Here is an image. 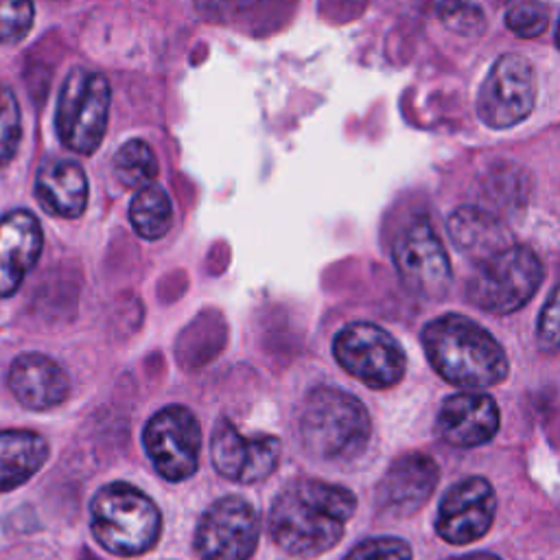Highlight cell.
<instances>
[{
	"mask_svg": "<svg viewBox=\"0 0 560 560\" xmlns=\"http://www.w3.org/2000/svg\"><path fill=\"white\" fill-rule=\"evenodd\" d=\"M354 510L357 499L348 488L300 479L276 497L269 510V534L287 553L315 558L341 540Z\"/></svg>",
	"mask_w": 560,
	"mask_h": 560,
	"instance_id": "cell-1",
	"label": "cell"
},
{
	"mask_svg": "<svg viewBox=\"0 0 560 560\" xmlns=\"http://www.w3.org/2000/svg\"><path fill=\"white\" fill-rule=\"evenodd\" d=\"M422 346L433 370L464 389L492 387L510 370L501 343L483 326L459 313L431 319L422 330Z\"/></svg>",
	"mask_w": 560,
	"mask_h": 560,
	"instance_id": "cell-2",
	"label": "cell"
},
{
	"mask_svg": "<svg viewBox=\"0 0 560 560\" xmlns=\"http://www.w3.org/2000/svg\"><path fill=\"white\" fill-rule=\"evenodd\" d=\"M372 435V422L363 402L339 387H315L300 413L302 444L328 462L359 457Z\"/></svg>",
	"mask_w": 560,
	"mask_h": 560,
	"instance_id": "cell-3",
	"label": "cell"
},
{
	"mask_svg": "<svg viewBox=\"0 0 560 560\" xmlns=\"http://www.w3.org/2000/svg\"><path fill=\"white\" fill-rule=\"evenodd\" d=\"M90 514L94 538L116 556H140L149 551L162 527L158 505L125 481L103 486L90 503Z\"/></svg>",
	"mask_w": 560,
	"mask_h": 560,
	"instance_id": "cell-4",
	"label": "cell"
},
{
	"mask_svg": "<svg viewBox=\"0 0 560 560\" xmlns=\"http://www.w3.org/2000/svg\"><path fill=\"white\" fill-rule=\"evenodd\" d=\"M545 278L542 262L532 247L510 245L479 262L466 284V298L477 308L508 315L525 306Z\"/></svg>",
	"mask_w": 560,
	"mask_h": 560,
	"instance_id": "cell-5",
	"label": "cell"
},
{
	"mask_svg": "<svg viewBox=\"0 0 560 560\" xmlns=\"http://www.w3.org/2000/svg\"><path fill=\"white\" fill-rule=\"evenodd\" d=\"M112 90L105 74L88 68L68 72L55 112L57 136L74 153L90 155L98 149L109 118Z\"/></svg>",
	"mask_w": 560,
	"mask_h": 560,
	"instance_id": "cell-6",
	"label": "cell"
},
{
	"mask_svg": "<svg viewBox=\"0 0 560 560\" xmlns=\"http://www.w3.org/2000/svg\"><path fill=\"white\" fill-rule=\"evenodd\" d=\"M339 365L372 389L394 387L407 368L405 350L381 326L354 322L343 326L332 341Z\"/></svg>",
	"mask_w": 560,
	"mask_h": 560,
	"instance_id": "cell-7",
	"label": "cell"
},
{
	"mask_svg": "<svg viewBox=\"0 0 560 560\" xmlns=\"http://www.w3.org/2000/svg\"><path fill=\"white\" fill-rule=\"evenodd\" d=\"M536 103V74L516 52L501 55L477 94V114L492 129H508L525 120Z\"/></svg>",
	"mask_w": 560,
	"mask_h": 560,
	"instance_id": "cell-8",
	"label": "cell"
},
{
	"mask_svg": "<svg viewBox=\"0 0 560 560\" xmlns=\"http://www.w3.org/2000/svg\"><path fill=\"white\" fill-rule=\"evenodd\" d=\"M142 442L160 477L184 481L195 475L201 451V429L192 411L171 405L153 413L144 427Z\"/></svg>",
	"mask_w": 560,
	"mask_h": 560,
	"instance_id": "cell-9",
	"label": "cell"
},
{
	"mask_svg": "<svg viewBox=\"0 0 560 560\" xmlns=\"http://www.w3.org/2000/svg\"><path fill=\"white\" fill-rule=\"evenodd\" d=\"M402 284L422 300H442L453 282L448 254L427 219H416L394 243Z\"/></svg>",
	"mask_w": 560,
	"mask_h": 560,
	"instance_id": "cell-10",
	"label": "cell"
},
{
	"mask_svg": "<svg viewBox=\"0 0 560 560\" xmlns=\"http://www.w3.org/2000/svg\"><path fill=\"white\" fill-rule=\"evenodd\" d=\"M260 521L243 497L214 501L199 518L195 549L201 560H249L258 545Z\"/></svg>",
	"mask_w": 560,
	"mask_h": 560,
	"instance_id": "cell-11",
	"label": "cell"
},
{
	"mask_svg": "<svg viewBox=\"0 0 560 560\" xmlns=\"http://www.w3.org/2000/svg\"><path fill=\"white\" fill-rule=\"evenodd\" d=\"M497 512L494 488L486 477H466L442 497L435 532L451 545H468L481 538Z\"/></svg>",
	"mask_w": 560,
	"mask_h": 560,
	"instance_id": "cell-12",
	"label": "cell"
},
{
	"mask_svg": "<svg viewBox=\"0 0 560 560\" xmlns=\"http://www.w3.org/2000/svg\"><path fill=\"white\" fill-rule=\"evenodd\" d=\"M212 464L225 479L254 483L276 470L280 457V440L276 435H243L232 422L219 420L210 444Z\"/></svg>",
	"mask_w": 560,
	"mask_h": 560,
	"instance_id": "cell-13",
	"label": "cell"
},
{
	"mask_svg": "<svg viewBox=\"0 0 560 560\" xmlns=\"http://www.w3.org/2000/svg\"><path fill=\"white\" fill-rule=\"evenodd\" d=\"M440 479V466L424 453H407L392 462L383 475L376 501L378 508L394 516L418 512L433 494Z\"/></svg>",
	"mask_w": 560,
	"mask_h": 560,
	"instance_id": "cell-14",
	"label": "cell"
},
{
	"mask_svg": "<svg viewBox=\"0 0 560 560\" xmlns=\"http://www.w3.org/2000/svg\"><path fill=\"white\" fill-rule=\"evenodd\" d=\"M435 429L440 438L457 448H472L490 442L499 429V407L492 396L459 392L442 400Z\"/></svg>",
	"mask_w": 560,
	"mask_h": 560,
	"instance_id": "cell-15",
	"label": "cell"
},
{
	"mask_svg": "<svg viewBox=\"0 0 560 560\" xmlns=\"http://www.w3.org/2000/svg\"><path fill=\"white\" fill-rule=\"evenodd\" d=\"M42 228L33 212L13 210L0 221V298L18 291L42 252Z\"/></svg>",
	"mask_w": 560,
	"mask_h": 560,
	"instance_id": "cell-16",
	"label": "cell"
},
{
	"mask_svg": "<svg viewBox=\"0 0 560 560\" xmlns=\"http://www.w3.org/2000/svg\"><path fill=\"white\" fill-rule=\"evenodd\" d=\"M9 387L26 409L44 411L68 396L70 381L57 361L39 352H28L11 363Z\"/></svg>",
	"mask_w": 560,
	"mask_h": 560,
	"instance_id": "cell-17",
	"label": "cell"
},
{
	"mask_svg": "<svg viewBox=\"0 0 560 560\" xmlns=\"http://www.w3.org/2000/svg\"><path fill=\"white\" fill-rule=\"evenodd\" d=\"M35 192L50 214L74 219L88 203V177L72 160H48L37 171Z\"/></svg>",
	"mask_w": 560,
	"mask_h": 560,
	"instance_id": "cell-18",
	"label": "cell"
},
{
	"mask_svg": "<svg viewBox=\"0 0 560 560\" xmlns=\"http://www.w3.org/2000/svg\"><path fill=\"white\" fill-rule=\"evenodd\" d=\"M448 234L457 249L472 256L477 262L512 245L501 219L481 206L457 208L448 219Z\"/></svg>",
	"mask_w": 560,
	"mask_h": 560,
	"instance_id": "cell-19",
	"label": "cell"
},
{
	"mask_svg": "<svg viewBox=\"0 0 560 560\" xmlns=\"http://www.w3.org/2000/svg\"><path fill=\"white\" fill-rule=\"evenodd\" d=\"M48 444L35 431H0V492L31 479L46 462Z\"/></svg>",
	"mask_w": 560,
	"mask_h": 560,
	"instance_id": "cell-20",
	"label": "cell"
},
{
	"mask_svg": "<svg viewBox=\"0 0 560 560\" xmlns=\"http://www.w3.org/2000/svg\"><path fill=\"white\" fill-rule=\"evenodd\" d=\"M129 219L142 238L155 241L164 236L173 223V206L166 190L155 184L138 188L129 206Z\"/></svg>",
	"mask_w": 560,
	"mask_h": 560,
	"instance_id": "cell-21",
	"label": "cell"
},
{
	"mask_svg": "<svg viewBox=\"0 0 560 560\" xmlns=\"http://www.w3.org/2000/svg\"><path fill=\"white\" fill-rule=\"evenodd\" d=\"M114 173L127 188H142L153 184L158 175V160L153 149L142 140L125 142L114 158Z\"/></svg>",
	"mask_w": 560,
	"mask_h": 560,
	"instance_id": "cell-22",
	"label": "cell"
},
{
	"mask_svg": "<svg viewBox=\"0 0 560 560\" xmlns=\"http://www.w3.org/2000/svg\"><path fill=\"white\" fill-rule=\"evenodd\" d=\"M22 138V116L13 90L0 81V166L18 151Z\"/></svg>",
	"mask_w": 560,
	"mask_h": 560,
	"instance_id": "cell-23",
	"label": "cell"
},
{
	"mask_svg": "<svg viewBox=\"0 0 560 560\" xmlns=\"http://www.w3.org/2000/svg\"><path fill=\"white\" fill-rule=\"evenodd\" d=\"M33 0H0V42L18 44L33 26Z\"/></svg>",
	"mask_w": 560,
	"mask_h": 560,
	"instance_id": "cell-24",
	"label": "cell"
},
{
	"mask_svg": "<svg viewBox=\"0 0 560 560\" xmlns=\"http://www.w3.org/2000/svg\"><path fill=\"white\" fill-rule=\"evenodd\" d=\"M440 18L459 35H479L483 31V13L468 0H444L440 4Z\"/></svg>",
	"mask_w": 560,
	"mask_h": 560,
	"instance_id": "cell-25",
	"label": "cell"
},
{
	"mask_svg": "<svg viewBox=\"0 0 560 560\" xmlns=\"http://www.w3.org/2000/svg\"><path fill=\"white\" fill-rule=\"evenodd\" d=\"M505 26L521 37H536L547 28V11L536 0L514 2L505 13Z\"/></svg>",
	"mask_w": 560,
	"mask_h": 560,
	"instance_id": "cell-26",
	"label": "cell"
},
{
	"mask_svg": "<svg viewBox=\"0 0 560 560\" xmlns=\"http://www.w3.org/2000/svg\"><path fill=\"white\" fill-rule=\"evenodd\" d=\"M536 341H538L540 350H545L549 354L560 352V284L551 291V295L547 298V302L538 315Z\"/></svg>",
	"mask_w": 560,
	"mask_h": 560,
	"instance_id": "cell-27",
	"label": "cell"
},
{
	"mask_svg": "<svg viewBox=\"0 0 560 560\" xmlns=\"http://www.w3.org/2000/svg\"><path fill=\"white\" fill-rule=\"evenodd\" d=\"M343 560H411V547L400 538H370L359 542Z\"/></svg>",
	"mask_w": 560,
	"mask_h": 560,
	"instance_id": "cell-28",
	"label": "cell"
},
{
	"mask_svg": "<svg viewBox=\"0 0 560 560\" xmlns=\"http://www.w3.org/2000/svg\"><path fill=\"white\" fill-rule=\"evenodd\" d=\"M276 0H195V9L208 20H234L245 13L258 11Z\"/></svg>",
	"mask_w": 560,
	"mask_h": 560,
	"instance_id": "cell-29",
	"label": "cell"
},
{
	"mask_svg": "<svg viewBox=\"0 0 560 560\" xmlns=\"http://www.w3.org/2000/svg\"><path fill=\"white\" fill-rule=\"evenodd\" d=\"M448 560H501V558L492 556V553H466V556H457V558H448Z\"/></svg>",
	"mask_w": 560,
	"mask_h": 560,
	"instance_id": "cell-30",
	"label": "cell"
},
{
	"mask_svg": "<svg viewBox=\"0 0 560 560\" xmlns=\"http://www.w3.org/2000/svg\"><path fill=\"white\" fill-rule=\"evenodd\" d=\"M556 44L560 46V24H558V33H556Z\"/></svg>",
	"mask_w": 560,
	"mask_h": 560,
	"instance_id": "cell-31",
	"label": "cell"
}]
</instances>
